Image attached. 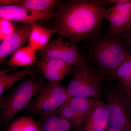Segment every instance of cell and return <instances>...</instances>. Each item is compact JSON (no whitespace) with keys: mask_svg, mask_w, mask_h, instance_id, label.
I'll return each mask as SVG.
<instances>
[{"mask_svg":"<svg viewBox=\"0 0 131 131\" xmlns=\"http://www.w3.org/2000/svg\"><path fill=\"white\" fill-rule=\"evenodd\" d=\"M108 0H69L57 11L53 29L61 37L77 43L101 33Z\"/></svg>","mask_w":131,"mask_h":131,"instance_id":"1","label":"cell"},{"mask_svg":"<svg viewBox=\"0 0 131 131\" xmlns=\"http://www.w3.org/2000/svg\"><path fill=\"white\" fill-rule=\"evenodd\" d=\"M85 59L102 72L109 83L116 80L119 66L131 51L119 35L100 33L86 40Z\"/></svg>","mask_w":131,"mask_h":131,"instance_id":"2","label":"cell"},{"mask_svg":"<svg viewBox=\"0 0 131 131\" xmlns=\"http://www.w3.org/2000/svg\"><path fill=\"white\" fill-rule=\"evenodd\" d=\"M37 72L24 79L7 96L1 97V119L3 124L8 123L20 112L27 107L45 82Z\"/></svg>","mask_w":131,"mask_h":131,"instance_id":"3","label":"cell"},{"mask_svg":"<svg viewBox=\"0 0 131 131\" xmlns=\"http://www.w3.org/2000/svg\"><path fill=\"white\" fill-rule=\"evenodd\" d=\"M72 77L67 89L73 97L101 99L104 91V74L91 63L87 61L73 67Z\"/></svg>","mask_w":131,"mask_h":131,"instance_id":"4","label":"cell"},{"mask_svg":"<svg viewBox=\"0 0 131 131\" xmlns=\"http://www.w3.org/2000/svg\"><path fill=\"white\" fill-rule=\"evenodd\" d=\"M109 84L104 89L108 128L131 131V106L126 94L119 83Z\"/></svg>","mask_w":131,"mask_h":131,"instance_id":"5","label":"cell"},{"mask_svg":"<svg viewBox=\"0 0 131 131\" xmlns=\"http://www.w3.org/2000/svg\"><path fill=\"white\" fill-rule=\"evenodd\" d=\"M72 97L67 88L61 82L48 81L41 87L27 107L32 114L40 117L56 112Z\"/></svg>","mask_w":131,"mask_h":131,"instance_id":"6","label":"cell"},{"mask_svg":"<svg viewBox=\"0 0 131 131\" xmlns=\"http://www.w3.org/2000/svg\"><path fill=\"white\" fill-rule=\"evenodd\" d=\"M41 58H53L64 61L73 67L85 62L86 59L80 53L76 43L57 38L49 43L43 49L38 52Z\"/></svg>","mask_w":131,"mask_h":131,"instance_id":"7","label":"cell"},{"mask_svg":"<svg viewBox=\"0 0 131 131\" xmlns=\"http://www.w3.org/2000/svg\"><path fill=\"white\" fill-rule=\"evenodd\" d=\"M113 6L107 8L104 20L109 22L108 32L119 35L131 26V0H108Z\"/></svg>","mask_w":131,"mask_h":131,"instance_id":"8","label":"cell"},{"mask_svg":"<svg viewBox=\"0 0 131 131\" xmlns=\"http://www.w3.org/2000/svg\"><path fill=\"white\" fill-rule=\"evenodd\" d=\"M98 99L71 97L61 108V115L70 121L74 127L77 129L83 124L87 115Z\"/></svg>","mask_w":131,"mask_h":131,"instance_id":"9","label":"cell"},{"mask_svg":"<svg viewBox=\"0 0 131 131\" xmlns=\"http://www.w3.org/2000/svg\"><path fill=\"white\" fill-rule=\"evenodd\" d=\"M57 14V11L48 13L38 12L18 6H0V18L24 24L32 25L38 21L48 20L55 18Z\"/></svg>","mask_w":131,"mask_h":131,"instance_id":"10","label":"cell"},{"mask_svg":"<svg viewBox=\"0 0 131 131\" xmlns=\"http://www.w3.org/2000/svg\"><path fill=\"white\" fill-rule=\"evenodd\" d=\"M32 25H17L15 30L1 42L0 64L7 57L12 55L18 49L24 47L28 42Z\"/></svg>","mask_w":131,"mask_h":131,"instance_id":"11","label":"cell"},{"mask_svg":"<svg viewBox=\"0 0 131 131\" xmlns=\"http://www.w3.org/2000/svg\"><path fill=\"white\" fill-rule=\"evenodd\" d=\"M108 128L105 103L101 98L91 108L82 126L75 131H106Z\"/></svg>","mask_w":131,"mask_h":131,"instance_id":"12","label":"cell"},{"mask_svg":"<svg viewBox=\"0 0 131 131\" xmlns=\"http://www.w3.org/2000/svg\"><path fill=\"white\" fill-rule=\"evenodd\" d=\"M14 67H8L7 69L0 71V96L8 89L13 86L17 82L24 79L33 73L37 71L39 69L37 64L25 67L19 71L12 73H9V71L15 69Z\"/></svg>","mask_w":131,"mask_h":131,"instance_id":"13","label":"cell"},{"mask_svg":"<svg viewBox=\"0 0 131 131\" xmlns=\"http://www.w3.org/2000/svg\"><path fill=\"white\" fill-rule=\"evenodd\" d=\"M55 33H56L53 29H48L38 23H34L32 24L28 45L36 51H40L47 46Z\"/></svg>","mask_w":131,"mask_h":131,"instance_id":"14","label":"cell"},{"mask_svg":"<svg viewBox=\"0 0 131 131\" xmlns=\"http://www.w3.org/2000/svg\"><path fill=\"white\" fill-rule=\"evenodd\" d=\"M38 61L36 51L30 46H24L15 52L5 63L6 67H27L34 65Z\"/></svg>","mask_w":131,"mask_h":131,"instance_id":"15","label":"cell"},{"mask_svg":"<svg viewBox=\"0 0 131 131\" xmlns=\"http://www.w3.org/2000/svg\"><path fill=\"white\" fill-rule=\"evenodd\" d=\"M63 2L60 0H18L16 6L36 12L48 13L55 8L58 9Z\"/></svg>","mask_w":131,"mask_h":131,"instance_id":"16","label":"cell"},{"mask_svg":"<svg viewBox=\"0 0 131 131\" xmlns=\"http://www.w3.org/2000/svg\"><path fill=\"white\" fill-rule=\"evenodd\" d=\"M37 64L39 68H46L53 72L62 74L66 77L72 75L74 70L71 64L56 59L41 58Z\"/></svg>","mask_w":131,"mask_h":131,"instance_id":"17","label":"cell"},{"mask_svg":"<svg viewBox=\"0 0 131 131\" xmlns=\"http://www.w3.org/2000/svg\"><path fill=\"white\" fill-rule=\"evenodd\" d=\"M8 131H41L40 122L32 116L21 117L12 122Z\"/></svg>","mask_w":131,"mask_h":131,"instance_id":"18","label":"cell"},{"mask_svg":"<svg viewBox=\"0 0 131 131\" xmlns=\"http://www.w3.org/2000/svg\"><path fill=\"white\" fill-rule=\"evenodd\" d=\"M129 55L121 64L115 74L116 80L124 89L131 87V74L129 67Z\"/></svg>","mask_w":131,"mask_h":131,"instance_id":"19","label":"cell"},{"mask_svg":"<svg viewBox=\"0 0 131 131\" xmlns=\"http://www.w3.org/2000/svg\"><path fill=\"white\" fill-rule=\"evenodd\" d=\"M41 131H58L57 122V114L56 112L51 113L40 117Z\"/></svg>","mask_w":131,"mask_h":131,"instance_id":"20","label":"cell"},{"mask_svg":"<svg viewBox=\"0 0 131 131\" xmlns=\"http://www.w3.org/2000/svg\"><path fill=\"white\" fill-rule=\"evenodd\" d=\"M17 25L6 19L0 18V41L12 34L16 29Z\"/></svg>","mask_w":131,"mask_h":131,"instance_id":"21","label":"cell"},{"mask_svg":"<svg viewBox=\"0 0 131 131\" xmlns=\"http://www.w3.org/2000/svg\"><path fill=\"white\" fill-rule=\"evenodd\" d=\"M119 35L125 41L131 51V26L128 30Z\"/></svg>","mask_w":131,"mask_h":131,"instance_id":"22","label":"cell"},{"mask_svg":"<svg viewBox=\"0 0 131 131\" xmlns=\"http://www.w3.org/2000/svg\"><path fill=\"white\" fill-rule=\"evenodd\" d=\"M123 89H124L126 93V94L127 96L128 97L129 102H130L131 106V88H128Z\"/></svg>","mask_w":131,"mask_h":131,"instance_id":"23","label":"cell"},{"mask_svg":"<svg viewBox=\"0 0 131 131\" xmlns=\"http://www.w3.org/2000/svg\"><path fill=\"white\" fill-rule=\"evenodd\" d=\"M129 71L131 74V52L129 56Z\"/></svg>","mask_w":131,"mask_h":131,"instance_id":"24","label":"cell"},{"mask_svg":"<svg viewBox=\"0 0 131 131\" xmlns=\"http://www.w3.org/2000/svg\"><path fill=\"white\" fill-rule=\"evenodd\" d=\"M106 131H122L118 129H113V128H108Z\"/></svg>","mask_w":131,"mask_h":131,"instance_id":"25","label":"cell"}]
</instances>
